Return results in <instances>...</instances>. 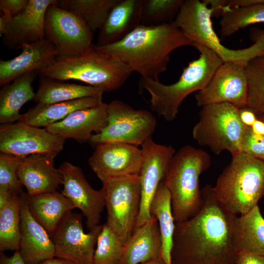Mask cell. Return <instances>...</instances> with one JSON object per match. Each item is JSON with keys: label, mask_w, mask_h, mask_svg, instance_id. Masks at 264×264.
<instances>
[{"label": "cell", "mask_w": 264, "mask_h": 264, "mask_svg": "<svg viewBox=\"0 0 264 264\" xmlns=\"http://www.w3.org/2000/svg\"><path fill=\"white\" fill-rule=\"evenodd\" d=\"M43 77L40 79L34 99L37 103L51 104L87 97L102 96L104 92L103 89L91 86L61 83Z\"/></svg>", "instance_id": "obj_30"}, {"label": "cell", "mask_w": 264, "mask_h": 264, "mask_svg": "<svg viewBox=\"0 0 264 264\" xmlns=\"http://www.w3.org/2000/svg\"><path fill=\"white\" fill-rule=\"evenodd\" d=\"M57 155L33 154L22 159L17 174L29 196L56 191L63 184V175L59 169L54 166Z\"/></svg>", "instance_id": "obj_18"}, {"label": "cell", "mask_w": 264, "mask_h": 264, "mask_svg": "<svg viewBox=\"0 0 264 264\" xmlns=\"http://www.w3.org/2000/svg\"><path fill=\"white\" fill-rule=\"evenodd\" d=\"M21 49V53L12 59L0 60V86L9 84L24 74L46 68L57 59L56 47L45 38L24 45Z\"/></svg>", "instance_id": "obj_21"}, {"label": "cell", "mask_w": 264, "mask_h": 264, "mask_svg": "<svg viewBox=\"0 0 264 264\" xmlns=\"http://www.w3.org/2000/svg\"><path fill=\"white\" fill-rule=\"evenodd\" d=\"M119 0H59V7L78 15L93 32L100 30Z\"/></svg>", "instance_id": "obj_31"}, {"label": "cell", "mask_w": 264, "mask_h": 264, "mask_svg": "<svg viewBox=\"0 0 264 264\" xmlns=\"http://www.w3.org/2000/svg\"><path fill=\"white\" fill-rule=\"evenodd\" d=\"M83 215L70 212L62 220L50 236L55 247V257L76 264H93L98 237L103 224L86 233Z\"/></svg>", "instance_id": "obj_12"}, {"label": "cell", "mask_w": 264, "mask_h": 264, "mask_svg": "<svg viewBox=\"0 0 264 264\" xmlns=\"http://www.w3.org/2000/svg\"><path fill=\"white\" fill-rule=\"evenodd\" d=\"M198 58L190 62L176 83L165 85L141 77L140 84L150 94L151 108L167 121L174 120L184 99L191 93L203 89L223 63L212 50L194 43Z\"/></svg>", "instance_id": "obj_3"}, {"label": "cell", "mask_w": 264, "mask_h": 264, "mask_svg": "<svg viewBox=\"0 0 264 264\" xmlns=\"http://www.w3.org/2000/svg\"><path fill=\"white\" fill-rule=\"evenodd\" d=\"M102 103V96H98L51 104L37 103L22 114L19 121L36 127L46 128L62 120L76 110L96 107Z\"/></svg>", "instance_id": "obj_26"}, {"label": "cell", "mask_w": 264, "mask_h": 264, "mask_svg": "<svg viewBox=\"0 0 264 264\" xmlns=\"http://www.w3.org/2000/svg\"><path fill=\"white\" fill-rule=\"evenodd\" d=\"M232 157L213 187L227 210L241 215L258 205L264 196V161L242 152Z\"/></svg>", "instance_id": "obj_6"}, {"label": "cell", "mask_w": 264, "mask_h": 264, "mask_svg": "<svg viewBox=\"0 0 264 264\" xmlns=\"http://www.w3.org/2000/svg\"><path fill=\"white\" fill-rule=\"evenodd\" d=\"M29 0H0V9L2 15L9 22L22 13L28 6Z\"/></svg>", "instance_id": "obj_39"}, {"label": "cell", "mask_w": 264, "mask_h": 264, "mask_svg": "<svg viewBox=\"0 0 264 264\" xmlns=\"http://www.w3.org/2000/svg\"><path fill=\"white\" fill-rule=\"evenodd\" d=\"M19 252L26 264H40L55 257V247L47 231L31 215L28 208V194L21 195Z\"/></svg>", "instance_id": "obj_19"}, {"label": "cell", "mask_w": 264, "mask_h": 264, "mask_svg": "<svg viewBox=\"0 0 264 264\" xmlns=\"http://www.w3.org/2000/svg\"><path fill=\"white\" fill-rule=\"evenodd\" d=\"M36 72L24 74L14 79L12 83L3 86L0 91V123H13L19 121L20 110L28 101L34 100L32 83Z\"/></svg>", "instance_id": "obj_28"}, {"label": "cell", "mask_w": 264, "mask_h": 264, "mask_svg": "<svg viewBox=\"0 0 264 264\" xmlns=\"http://www.w3.org/2000/svg\"><path fill=\"white\" fill-rule=\"evenodd\" d=\"M142 0H119L99 30L97 46L118 42L132 31L141 22Z\"/></svg>", "instance_id": "obj_23"}, {"label": "cell", "mask_w": 264, "mask_h": 264, "mask_svg": "<svg viewBox=\"0 0 264 264\" xmlns=\"http://www.w3.org/2000/svg\"><path fill=\"white\" fill-rule=\"evenodd\" d=\"M211 163L206 152L188 145L181 147L171 159L163 182L170 194L176 222L192 218L200 210L202 197L199 178Z\"/></svg>", "instance_id": "obj_4"}, {"label": "cell", "mask_w": 264, "mask_h": 264, "mask_svg": "<svg viewBox=\"0 0 264 264\" xmlns=\"http://www.w3.org/2000/svg\"><path fill=\"white\" fill-rule=\"evenodd\" d=\"M140 264H166L162 258L159 257Z\"/></svg>", "instance_id": "obj_47"}, {"label": "cell", "mask_w": 264, "mask_h": 264, "mask_svg": "<svg viewBox=\"0 0 264 264\" xmlns=\"http://www.w3.org/2000/svg\"><path fill=\"white\" fill-rule=\"evenodd\" d=\"M107 113V126L90 140L96 145L120 142L138 147L151 136L156 128V119L151 112L135 110L120 100L108 104Z\"/></svg>", "instance_id": "obj_9"}, {"label": "cell", "mask_w": 264, "mask_h": 264, "mask_svg": "<svg viewBox=\"0 0 264 264\" xmlns=\"http://www.w3.org/2000/svg\"><path fill=\"white\" fill-rule=\"evenodd\" d=\"M213 12L204 0H185L174 22L192 45L197 43L208 48L223 63L246 67L251 60L264 55V29L253 32L254 43L251 46L239 49L227 48L221 43L213 29Z\"/></svg>", "instance_id": "obj_5"}, {"label": "cell", "mask_w": 264, "mask_h": 264, "mask_svg": "<svg viewBox=\"0 0 264 264\" xmlns=\"http://www.w3.org/2000/svg\"><path fill=\"white\" fill-rule=\"evenodd\" d=\"M188 45L193 46L174 21L157 26L140 24L118 42L95 46L118 59L141 77L159 81L160 74L167 69L172 52Z\"/></svg>", "instance_id": "obj_2"}, {"label": "cell", "mask_w": 264, "mask_h": 264, "mask_svg": "<svg viewBox=\"0 0 264 264\" xmlns=\"http://www.w3.org/2000/svg\"><path fill=\"white\" fill-rule=\"evenodd\" d=\"M59 169L63 176L61 193L82 212L89 230L99 225L101 214L105 207V188L103 186L99 190L94 189L82 169L69 162H63Z\"/></svg>", "instance_id": "obj_17"}, {"label": "cell", "mask_w": 264, "mask_h": 264, "mask_svg": "<svg viewBox=\"0 0 264 264\" xmlns=\"http://www.w3.org/2000/svg\"><path fill=\"white\" fill-rule=\"evenodd\" d=\"M141 161V148L120 142L96 145L88 161L103 184L138 176Z\"/></svg>", "instance_id": "obj_14"}, {"label": "cell", "mask_w": 264, "mask_h": 264, "mask_svg": "<svg viewBox=\"0 0 264 264\" xmlns=\"http://www.w3.org/2000/svg\"><path fill=\"white\" fill-rule=\"evenodd\" d=\"M27 204L31 215L50 236L64 217L75 208L70 199L57 191L28 196Z\"/></svg>", "instance_id": "obj_25"}, {"label": "cell", "mask_w": 264, "mask_h": 264, "mask_svg": "<svg viewBox=\"0 0 264 264\" xmlns=\"http://www.w3.org/2000/svg\"><path fill=\"white\" fill-rule=\"evenodd\" d=\"M40 264H76L66 259L55 257L54 258L47 259L43 261V262H42Z\"/></svg>", "instance_id": "obj_45"}, {"label": "cell", "mask_w": 264, "mask_h": 264, "mask_svg": "<svg viewBox=\"0 0 264 264\" xmlns=\"http://www.w3.org/2000/svg\"><path fill=\"white\" fill-rule=\"evenodd\" d=\"M248 91L246 107L264 117V55L251 60L245 67Z\"/></svg>", "instance_id": "obj_34"}, {"label": "cell", "mask_w": 264, "mask_h": 264, "mask_svg": "<svg viewBox=\"0 0 264 264\" xmlns=\"http://www.w3.org/2000/svg\"><path fill=\"white\" fill-rule=\"evenodd\" d=\"M201 190L199 211L176 222L172 264H233L239 253L233 240L236 215L220 203L212 186L207 185Z\"/></svg>", "instance_id": "obj_1"}, {"label": "cell", "mask_w": 264, "mask_h": 264, "mask_svg": "<svg viewBox=\"0 0 264 264\" xmlns=\"http://www.w3.org/2000/svg\"><path fill=\"white\" fill-rule=\"evenodd\" d=\"M64 137L18 121L0 126V153L25 157L33 154H55L62 150Z\"/></svg>", "instance_id": "obj_13"}, {"label": "cell", "mask_w": 264, "mask_h": 264, "mask_svg": "<svg viewBox=\"0 0 264 264\" xmlns=\"http://www.w3.org/2000/svg\"><path fill=\"white\" fill-rule=\"evenodd\" d=\"M38 72L58 81L78 80L110 92L119 88L133 71L118 59L100 51L93 44L81 55L57 59Z\"/></svg>", "instance_id": "obj_7"}, {"label": "cell", "mask_w": 264, "mask_h": 264, "mask_svg": "<svg viewBox=\"0 0 264 264\" xmlns=\"http://www.w3.org/2000/svg\"><path fill=\"white\" fill-rule=\"evenodd\" d=\"M183 0H142L141 24L157 26L171 22L177 16Z\"/></svg>", "instance_id": "obj_35"}, {"label": "cell", "mask_w": 264, "mask_h": 264, "mask_svg": "<svg viewBox=\"0 0 264 264\" xmlns=\"http://www.w3.org/2000/svg\"><path fill=\"white\" fill-rule=\"evenodd\" d=\"M21 195L0 209V251H18L20 243Z\"/></svg>", "instance_id": "obj_32"}, {"label": "cell", "mask_w": 264, "mask_h": 264, "mask_svg": "<svg viewBox=\"0 0 264 264\" xmlns=\"http://www.w3.org/2000/svg\"><path fill=\"white\" fill-rule=\"evenodd\" d=\"M233 264H264V256L241 252Z\"/></svg>", "instance_id": "obj_40"}, {"label": "cell", "mask_w": 264, "mask_h": 264, "mask_svg": "<svg viewBox=\"0 0 264 264\" xmlns=\"http://www.w3.org/2000/svg\"><path fill=\"white\" fill-rule=\"evenodd\" d=\"M246 127L240 119L239 108L229 103L213 104L202 107L192 135L198 145L208 147L216 154L227 151L233 156L242 153Z\"/></svg>", "instance_id": "obj_8"}, {"label": "cell", "mask_w": 264, "mask_h": 264, "mask_svg": "<svg viewBox=\"0 0 264 264\" xmlns=\"http://www.w3.org/2000/svg\"><path fill=\"white\" fill-rule=\"evenodd\" d=\"M233 240L238 252L264 256V217L258 204L246 213L235 216Z\"/></svg>", "instance_id": "obj_27"}, {"label": "cell", "mask_w": 264, "mask_h": 264, "mask_svg": "<svg viewBox=\"0 0 264 264\" xmlns=\"http://www.w3.org/2000/svg\"><path fill=\"white\" fill-rule=\"evenodd\" d=\"M24 157L0 153V190H5L14 195L22 192L23 185L18 176V169Z\"/></svg>", "instance_id": "obj_37"}, {"label": "cell", "mask_w": 264, "mask_h": 264, "mask_svg": "<svg viewBox=\"0 0 264 264\" xmlns=\"http://www.w3.org/2000/svg\"><path fill=\"white\" fill-rule=\"evenodd\" d=\"M259 118L261 119V120H263L264 121V117H259Z\"/></svg>", "instance_id": "obj_48"}, {"label": "cell", "mask_w": 264, "mask_h": 264, "mask_svg": "<svg viewBox=\"0 0 264 264\" xmlns=\"http://www.w3.org/2000/svg\"><path fill=\"white\" fill-rule=\"evenodd\" d=\"M245 66L223 63L207 86L195 96L198 106L229 103L239 109L246 107L248 82Z\"/></svg>", "instance_id": "obj_16"}, {"label": "cell", "mask_w": 264, "mask_h": 264, "mask_svg": "<svg viewBox=\"0 0 264 264\" xmlns=\"http://www.w3.org/2000/svg\"><path fill=\"white\" fill-rule=\"evenodd\" d=\"M239 115L242 122L249 127L252 126L258 118L256 114L247 107L239 109Z\"/></svg>", "instance_id": "obj_41"}, {"label": "cell", "mask_w": 264, "mask_h": 264, "mask_svg": "<svg viewBox=\"0 0 264 264\" xmlns=\"http://www.w3.org/2000/svg\"><path fill=\"white\" fill-rule=\"evenodd\" d=\"M219 16L220 36L227 38L251 24L264 23V3L223 9Z\"/></svg>", "instance_id": "obj_33"}, {"label": "cell", "mask_w": 264, "mask_h": 264, "mask_svg": "<svg viewBox=\"0 0 264 264\" xmlns=\"http://www.w3.org/2000/svg\"><path fill=\"white\" fill-rule=\"evenodd\" d=\"M96 246L93 264H120L124 244L106 223L103 224Z\"/></svg>", "instance_id": "obj_36"}, {"label": "cell", "mask_w": 264, "mask_h": 264, "mask_svg": "<svg viewBox=\"0 0 264 264\" xmlns=\"http://www.w3.org/2000/svg\"><path fill=\"white\" fill-rule=\"evenodd\" d=\"M108 104L76 110L62 120L45 128L49 132L66 139L79 142L90 140L95 134L100 133L108 125Z\"/></svg>", "instance_id": "obj_22"}, {"label": "cell", "mask_w": 264, "mask_h": 264, "mask_svg": "<svg viewBox=\"0 0 264 264\" xmlns=\"http://www.w3.org/2000/svg\"><path fill=\"white\" fill-rule=\"evenodd\" d=\"M161 238L157 219L136 228L124 245L119 264H140L161 257Z\"/></svg>", "instance_id": "obj_24"}, {"label": "cell", "mask_w": 264, "mask_h": 264, "mask_svg": "<svg viewBox=\"0 0 264 264\" xmlns=\"http://www.w3.org/2000/svg\"><path fill=\"white\" fill-rule=\"evenodd\" d=\"M55 2L45 13L44 37L56 47L57 59L79 56L93 45V32L78 15Z\"/></svg>", "instance_id": "obj_10"}, {"label": "cell", "mask_w": 264, "mask_h": 264, "mask_svg": "<svg viewBox=\"0 0 264 264\" xmlns=\"http://www.w3.org/2000/svg\"><path fill=\"white\" fill-rule=\"evenodd\" d=\"M106 191V225L125 244L134 232L141 203L138 176L103 184Z\"/></svg>", "instance_id": "obj_11"}, {"label": "cell", "mask_w": 264, "mask_h": 264, "mask_svg": "<svg viewBox=\"0 0 264 264\" xmlns=\"http://www.w3.org/2000/svg\"><path fill=\"white\" fill-rule=\"evenodd\" d=\"M0 264H26L20 255L19 251H16L14 254L8 257L0 252Z\"/></svg>", "instance_id": "obj_42"}, {"label": "cell", "mask_w": 264, "mask_h": 264, "mask_svg": "<svg viewBox=\"0 0 264 264\" xmlns=\"http://www.w3.org/2000/svg\"><path fill=\"white\" fill-rule=\"evenodd\" d=\"M142 161L139 178L141 203L136 228L150 220V207L160 183L163 181L169 162L176 153L171 145L155 143L152 136L141 146Z\"/></svg>", "instance_id": "obj_15"}, {"label": "cell", "mask_w": 264, "mask_h": 264, "mask_svg": "<svg viewBox=\"0 0 264 264\" xmlns=\"http://www.w3.org/2000/svg\"><path fill=\"white\" fill-rule=\"evenodd\" d=\"M56 0H29L25 10L9 22L2 37L3 44L10 49H21L25 44L42 40L46 10Z\"/></svg>", "instance_id": "obj_20"}, {"label": "cell", "mask_w": 264, "mask_h": 264, "mask_svg": "<svg viewBox=\"0 0 264 264\" xmlns=\"http://www.w3.org/2000/svg\"><path fill=\"white\" fill-rule=\"evenodd\" d=\"M15 196L17 195H14L5 190H0V209L5 206Z\"/></svg>", "instance_id": "obj_43"}, {"label": "cell", "mask_w": 264, "mask_h": 264, "mask_svg": "<svg viewBox=\"0 0 264 264\" xmlns=\"http://www.w3.org/2000/svg\"><path fill=\"white\" fill-rule=\"evenodd\" d=\"M9 22L4 17H0V36L2 37L7 32V29Z\"/></svg>", "instance_id": "obj_46"}, {"label": "cell", "mask_w": 264, "mask_h": 264, "mask_svg": "<svg viewBox=\"0 0 264 264\" xmlns=\"http://www.w3.org/2000/svg\"><path fill=\"white\" fill-rule=\"evenodd\" d=\"M251 128L254 133L264 135V121L261 119L257 118Z\"/></svg>", "instance_id": "obj_44"}, {"label": "cell", "mask_w": 264, "mask_h": 264, "mask_svg": "<svg viewBox=\"0 0 264 264\" xmlns=\"http://www.w3.org/2000/svg\"><path fill=\"white\" fill-rule=\"evenodd\" d=\"M241 152L264 161V135L253 132L246 127L241 143Z\"/></svg>", "instance_id": "obj_38"}, {"label": "cell", "mask_w": 264, "mask_h": 264, "mask_svg": "<svg viewBox=\"0 0 264 264\" xmlns=\"http://www.w3.org/2000/svg\"><path fill=\"white\" fill-rule=\"evenodd\" d=\"M150 213L158 220L161 238V257L166 264H172L171 251L176 222L174 218L170 193L162 181L152 200Z\"/></svg>", "instance_id": "obj_29"}]
</instances>
